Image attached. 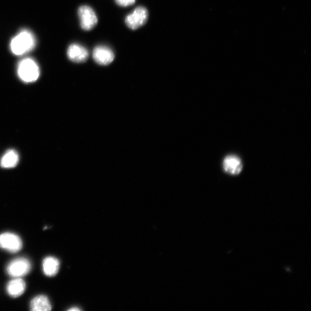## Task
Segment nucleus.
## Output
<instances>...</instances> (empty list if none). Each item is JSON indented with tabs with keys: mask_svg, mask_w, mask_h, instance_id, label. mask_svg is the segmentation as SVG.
Instances as JSON below:
<instances>
[{
	"mask_svg": "<svg viewBox=\"0 0 311 311\" xmlns=\"http://www.w3.org/2000/svg\"><path fill=\"white\" fill-rule=\"evenodd\" d=\"M51 309L50 301L45 295L37 296L31 301L30 309L32 311H49Z\"/></svg>",
	"mask_w": 311,
	"mask_h": 311,
	"instance_id": "f8f14e48",
	"label": "nucleus"
},
{
	"mask_svg": "<svg viewBox=\"0 0 311 311\" xmlns=\"http://www.w3.org/2000/svg\"><path fill=\"white\" fill-rule=\"evenodd\" d=\"M223 168L225 172L230 175L237 176L241 172L243 164L238 157L236 156H228L225 158L223 162Z\"/></svg>",
	"mask_w": 311,
	"mask_h": 311,
	"instance_id": "1a4fd4ad",
	"label": "nucleus"
},
{
	"mask_svg": "<svg viewBox=\"0 0 311 311\" xmlns=\"http://www.w3.org/2000/svg\"><path fill=\"white\" fill-rule=\"evenodd\" d=\"M31 269V264L26 258L13 259L8 264L7 271L13 278H21L28 274Z\"/></svg>",
	"mask_w": 311,
	"mask_h": 311,
	"instance_id": "7ed1b4c3",
	"label": "nucleus"
},
{
	"mask_svg": "<svg viewBox=\"0 0 311 311\" xmlns=\"http://www.w3.org/2000/svg\"><path fill=\"white\" fill-rule=\"evenodd\" d=\"M78 15L80 25L84 30H91L96 26L98 17L95 11L90 7L87 6L80 7L78 10Z\"/></svg>",
	"mask_w": 311,
	"mask_h": 311,
	"instance_id": "20e7f679",
	"label": "nucleus"
},
{
	"mask_svg": "<svg viewBox=\"0 0 311 311\" xmlns=\"http://www.w3.org/2000/svg\"><path fill=\"white\" fill-rule=\"evenodd\" d=\"M26 288V282L21 278H15L9 281L7 286V293L14 298H18L24 294Z\"/></svg>",
	"mask_w": 311,
	"mask_h": 311,
	"instance_id": "9d476101",
	"label": "nucleus"
},
{
	"mask_svg": "<svg viewBox=\"0 0 311 311\" xmlns=\"http://www.w3.org/2000/svg\"><path fill=\"white\" fill-rule=\"evenodd\" d=\"M135 0H115L116 3L121 7H129L135 3Z\"/></svg>",
	"mask_w": 311,
	"mask_h": 311,
	"instance_id": "4468645a",
	"label": "nucleus"
},
{
	"mask_svg": "<svg viewBox=\"0 0 311 311\" xmlns=\"http://www.w3.org/2000/svg\"><path fill=\"white\" fill-rule=\"evenodd\" d=\"M148 13L147 9L139 7L134 9L133 13L127 16L126 24L131 30H136L145 24L147 21Z\"/></svg>",
	"mask_w": 311,
	"mask_h": 311,
	"instance_id": "423d86ee",
	"label": "nucleus"
},
{
	"mask_svg": "<svg viewBox=\"0 0 311 311\" xmlns=\"http://www.w3.org/2000/svg\"><path fill=\"white\" fill-rule=\"evenodd\" d=\"M67 55L70 61L80 63L86 61L89 56L88 51L84 46L79 44H72L69 46Z\"/></svg>",
	"mask_w": 311,
	"mask_h": 311,
	"instance_id": "6e6552de",
	"label": "nucleus"
},
{
	"mask_svg": "<svg viewBox=\"0 0 311 311\" xmlns=\"http://www.w3.org/2000/svg\"><path fill=\"white\" fill-rule=\"evenodd\" d=\"M22 247V240L18 235L10 232L0 235V248L12 253H16L20 251Z\"/></svg>",
	"mask_w": 311,
	"mask_h": 311,
	"instance_id": "39448f33",
	"label": "nucleus"
},
{
	"mask_svg": "<svg viewBox=\"0 0 311 311\" xmlns=\"http://www.w3.org/2000/svg\"><path fill=\"white\" fill-rule=\"evenodd\" d=\"M60 261L58 259L53 257H48L45 258L42 263V268L44 274L48 277H54L57 274L60 269Z\"/></svg>",
	"mask_w": 311,
	"mask_h": 311,
	"instance_id": "9b49d317",
	"label": "nucleus"
},
{
	"mask_svg": "<svg viewBox=\"0 0 311 311\" xmlns=\"http://www.w3.org/2000/svg\"><path fill=\"white\" fill-rule=\"evenodd\" d=\"M80 309L77 308H70V309H69V310L70 311H72V310H80Z\"/></svg>",
	"mask_w": 311,
	"mask_h": 311,
	"instance_id": "2eb2a0df",
	"label": "nucleus"
},
{
	"mask_svg": "<svg viewBox=\"0 0 311 311\" xmlns=\"http://www.w3.org/2000/svg\"><path fill=\"white\" fill-rule=\"evenodd\" d=\"M20 161V156L15 150H8L0 160V166L4 168L15 167Z\"/></svg>",
	"mask_w": 311,
	"mask_h": 311,
	"instance_id": "ddd939ff",
	"label": "nucleus"
},
{
	"mask_svg": "<svg viewBox=\"0 0 311 311\" xmlns=\"http://www.w3.org/2000/svg\"><path fill=\"white\" fill-rule=\"evenodd\" d=\"M114 52L108 47L99 46L94 49L93 59L95 62L101 65H107L114 60Z\"/></svg>",
	"mask_w": 311,
	"mask_h": 311,
	"instance_id": "0eeeda50",
	"label": "nucleus"
},
{
	"mask_svg": "<svg viewBox=\"0 0 311 311\" xmlns=\"http://www.w3.org/2000/svg\"><path fill=\"white\" fill-rule=\"evenodd\" d=\"M17 73L22 82L31 83L39 79L40 69L34 60L27 58L23 59L18 64Z\"/></svg>",
	"mask_w": 311,
	"mask_h": 311,
	"instance_id": "f03ea898",
	"label": "nucleus"
},
{
	"mask_svg": "<svg viewBox=\"0 0 311 311\" xmlns=\"http://www.w3.org/2000/svg\"><path fill=\"white\" fill-rule=\"evenodd\" d=\"M36 44L34 34L30 30L24 29L13 37L9 44V48L14 55L22 56L34 50Z\"/></svg>",
	"mask_w": 311,
	"mask_h": 311,
	"instance_id": "f257e3e1",
	"label": "nucleus"
}]
</instances>
